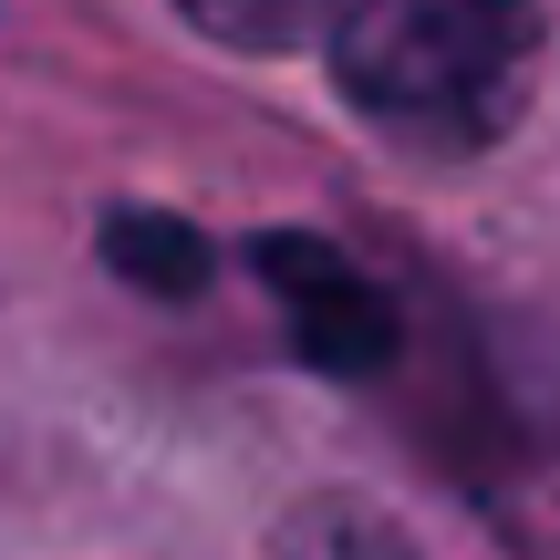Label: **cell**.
Segmentation results:
<instances>
[{
	"label": "cell",
	"mask_w": 560,
	"mask_h": 560,
	"mask_svg": "<svg viewBox=\"0 0 560 560\" xmlns=\"http://www.w3.org/2000/svg\"><path fill=\"white\" fill-rule=\"evenodd\" d=\"M332 83L384 136L478 156L540 94V0H342Z\"/></svg>",
	"instance_id": "1"
},
{
	"label": "cell",
	"mask_w": 560,
	"mask_h": 560,
	"mask_svg": "<svg viewBox=\"0 0 560 560\" xmlns=\"http://www.w3.org/2000/svg\"><path fill=\"white\" fill-rule=\"evenodd\" d=\"M249 270L270 280L280 322H291V353L312 363V374H342V384L395 374L405 312H395V291H384L353 249H332L322 229H270V240L249 249Z\"/></svg>",
	"instance_id": "2"
},
{
	"label": "cell",
	"mask_w": 560,
	"mask_h": 560,
	"mask_svg": "<svg viewBox=\"0 0 560 560\" xmlns=\"http://www.w3.org/2000/svg\"><path fill=\"white\" fill-rule=\"evenodd\" d=\"M104 260L125 280H145L156 301H187L208 280V240L177 229V219H156V208H115V219H104Z\"/></svg>",
	"instance_id": "3"
},
{
	"label": "cell",
	"mask_w": 560,
	"mask_h": 560,
	"mask_svg": "<svg viewBox=\"0 0 560 560\" xmlns=\"http://www.w3.org/2000/svg\"><path fill=\"white\" fill-rule=\"evenodd\" d=\"M270 560H416V540H405L384 509H363V499H301L291 520H280Z\"/></svg>",
	"instance_id": "4"
},
{
	"label": "cell",
	"mask_w": 560,
	"mask_h": 560,
	"mask_svg": "<svg viewBox=\"0 0 560 560\" xmlns=\"http://www.w3.org/2000/svg\"><path fill=\"white\" fill-rule=\"evenodd\" d=\"M177 21H198L229 52H291V42H322L342 21V0H177Z\"/></svg>",
	"instance_id": "5"
}]
</instances>
